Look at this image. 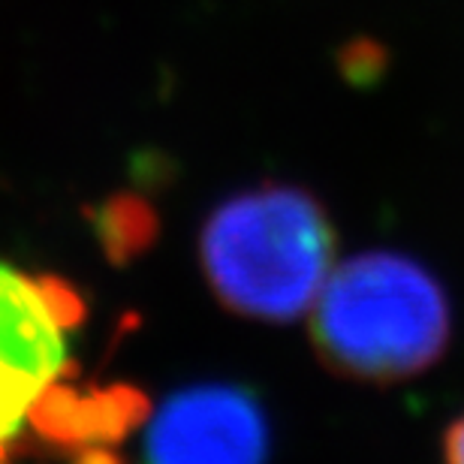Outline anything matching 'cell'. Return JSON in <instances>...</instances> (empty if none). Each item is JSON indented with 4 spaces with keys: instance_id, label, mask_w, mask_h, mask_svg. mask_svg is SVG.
I'll list each match as a JSON object with an SVG mask.
<instances>
[{
    "instance_id": "5",
    "label": "cell",
    "mask_w": 464,
    "mask_h": 464,
    "mask_svg": "<svg viewBox=\"0 0 464 464\" xmlns=\"http://www.w3.org/2000/svg\"><path fill=\"white\" fill-rule=\"evenodd\" d=\"M443 461L464 464V416H459V420L450 425L447 438H443Z\"/></svg>"
},
{
    "instance_id": "1",
    "label": "cell",
    "mask_w": 464,
    "mask_h": 464,
    "mask_svg": "<svg viewBox=\"0 0 464 464\" xmlns=\"http://www.w3.org/2000/svg\"><path fill=\"white\" fill-rule=\"evenodd\" d=\"M335 247L317 197L293 184H259L211 211L199 232V266L227 311L290 323L314 308L335 272Z\"/></svg>"
},
{
    "instance_id": "4",
    "label": "cell",
    "mask_w": 464,
    "mask_h": 464,
    "mask_svg": "<svg viewBox=\"0 0 464 464\" xmlns=\"http://www.w3.org/2000/svg\"><path fill=\"white\" fill-rule=\"evenodd\" d=\"M268 422L245 386L202 383L151 416L139 464H266Z\"/></svg>"
},
{
    "instance_id": "2",
    "label": "cell",
    "mask_w": 464,
    "mask_h": 464,
    "mask_svg": "<svg viewBox=\"0 0 464 464\" xmlns=\"http://www.w3.org/2000/svg\"><path fill=\"white\" fill-rule=\"evenodd\" d=\"M452 335L443 286L392 250L350 256L311 308V344L329 371L356 383H401L429 371Z\"/></svg>"
},
{
    "instance_id": "3",
    "label": "cell",
    "mask_w": 464,
    "mask_h": 464,
    "mask_svg": "<svg viewBox=\"0 0 464 464\" xmlns=\"http://www.w3.org/2000/svg\"><path fill=\"white\" fill-rule=\"evenodd\" d=\"M82 308L63 286L0 263V450L70 365Z\"/></svg>"
}]
</instances>
